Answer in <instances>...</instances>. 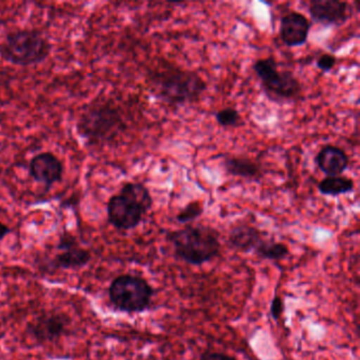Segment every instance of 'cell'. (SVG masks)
I'll list each match as a JSON object with an SVG mask.
<instances>
[{
    "label": "cell",
    "instance_id": "cell-1",
    "mask_svg": "<svg viewBox=\"0 0 360 360\" xmlns=\"http://www.w3.org/2000/svg\"><path fill=\"white\" fill-rule=\"evenodd\" d=\"M148 79L155 98L174 108L195 104L207 91V84L201 75L169 60H162L149 72Z\"/></svg>",
    "mask_w": 360,
    "mask_h": 360
},
{
    "label": "cell",
    "instance_id": "cell-2",
    "mask_svg": "<svg viewBox=\"0 0 360 360\" xmlns=\"http://www.w3.org/2000/svg\"><path fill=\"white\" fill-rule=\"evenodd\" d=\"M166 239L172 244L174 256L187 264L201 266L220 255V233L207 225H186L169 231Z\"/></svg>",
    "mask_w": 360,
    "mask_h": 360
},
{
    "label": "cell",
    "instance_id": "cell-3",
    "mask_svg": "<svg viewBox=\"0 0 360 360\" xmlns=\"http://www.w3.org/2000/svg\"><path fill=\"white\" fill-rule=\"evenodd\" d=\"M153 206L150 191L142 183L126 182L107 203L109 224L119 231H131L142 223Z\"/></svg>",
    "mask_w": 360,
    "mask_h": 360
},
{
    "label": "cell",
    "instance_id": "cell-4",
    "mask_svg": "<svg viewBox=\"0 0 360 360\" xmlns=\"http://www.w3.org/2000/svg\"><path fill=\"white\" fill-rule=\"evenodd\" d=\"M52 45L37 30H16L7 34L0 44V56L18 67L37 66L51 54Z\"/></svg>",
    "mask_w": 360,
    "mask_h": 360
},
{
    "label": "cell",
    "instance_id": "cell-5",
    "mask_svg": "<svg viewBox=\"0 0 360 360\" xmlns=\"http://www.w3.org/2000/svg\"><path fill=\"white\" fill-rule=\"evenodd\" d=\"M125 128L121 111L109 103L92 105L84 111L77 124L79 136L92 145L111 142Z\"/></svg>",
    "mask_w": 360,
    "mask_h": 360
},
{
    "label": "cell",
    "instance_id": "cell-6",
    "mask_svg": "<svg viewBox=\"0 0 360 360\" xmlns=\"http://www.w3.org/2000/svg\"><path fill=\"white\" fill-rule=\"evenodd\" d=\"M252 70L269 100L275 103H292L301 100L302 84L292 71L279 70L277 60L273 56L258 58L252 65Z\"/></svg>",
    "mask_w": 360,
    "mask_h": 360
},
{
    "label": "cell",
    "instance_id": "cell-7",
    "mask_svg": "<svg viewBox=\"0 0 360 360\" xmlns=\"http://www.w3.org/2000/svg\"><path fill=\"white\" fill-rule=\"evenodd\" d=\"M153 296V286L140 276H119L109 286V299L115 309L125 313H142L148 309Z\"/></svg>",
    "mask_w": 360,
    "mask_h": 360
},
{
    "label": "cell",
    "instance_id": "cell-8",
    "mask_svg": "<svg viewBox=\"0 0 360 360\" xmlns=\"http://www.w3.org/2000/svg\"><path fill=\"white\" fill-rule=\"evenodd\" d=\"M69 326L70 318L66 314L48 311L29 324L28 334L37 342H54L68 333Z\"/></svg>",
    "mask_w": 360,
    "mask_h": 360
},
{
    "label": "cell",
    "instance_id": "cell-9",
    "mask_svg": "<svg viewBox=\"0 0 360 360\" xmlns=\"http://www.w3.org/2000/svg\"><path fill=\"white\" fill-rule=\"evenodd\" d=\"M307 12L313 22L324 27H341L351 18L349 4L341 0H311Z\"/></svg>",
    "mask_w": 360,
    "mask_h": 360
},
{
    "label": "cell",
    "instance_id": "cell-10",
    "mask_svg": "<svg viewBox=\"0 0 360 360\" xmlns=\"http://www.w3.org/2000/svg\"><path fill=\"white\" fill-rule=\"evenodd\" d=\"M58 250V252L51 263L53 269H81L91 260L89 250L82 248L77 238L70 233H64L60 236Z\"/></svg>",
    "mask_w": 360,
    "mask_h": 360
},
{
    "label": "cell",
    "instance_id": "cell-11",
    "mask_svg": "<svg viewBox=\"0 0 360 360\" xmlns=\"http://www.w3.org/2000/svg\"><path fill=\"white\" fill-rule=\"evenodd\" d=\"M29 174L35 182L43 184L48 191L54 184L62 181L64 165L54 153L47 151L32 158L29 164Z\"/></svg>",
    "mask_w": 360,
    "mask_h": 360
},
{
    "label": "cell",
    "instance_id": "cell-12",
    "mask_svg": "<svg viewBox=\"0 0 360 360\" xmlns=\"http://www.w3.org/2000/svg\"><path fill=\"white\" fill-rule=\"evenodd\" d=\"M311 29V22L304 14L288 12L280 20V39L285 47H301L307 44Z\"/></svg>",
    "mask_w": 360,
    "mask_h": 360
},
{
    "label": "cell",
    "instance_id": "cell-13",
    "mask_svg": "<svg viewBox=\"0 0 360 360\" xmlns=\"http://www.w3.org/2000/svg\"><path fill=\"white\" fill-rule=\"evenodd\" d=\"M314 162L326 176H341L347 169L349 158L340 147L328 144L316 153Z\"/></svg>",
    "mask_w": 360,
    "mask_h": 360
},
{
    "label": "cell",
    "instance_id": "cell-14",
    "mask_svg": "<svg viewBox=\"0 0 360 360\" xmlns=\"http://www.w3.org/2000/svg\"><path fill=\"white\" fill-rule=\"evenodd\" d=\"M222 167L229 176L248 182H260L263 176L261 164L245 155H227L222 160Z\"/></svg>",
    "mask_w": 360,
    "mask_h": 360
},
{
    "label": "cell",
    "instance_id": "cell-15",
    "mask_svg": "<svg viewBox=\"0 0 360 360\" xmlns=\"http://www.w3.org/2000/svg\"><path fill=\"white\" fill-rule=\"evenodd\" d=\"M264 239L260 229L246 223L235 225L229 233V246L238 252L245 254L255 252Z\"/></svg>",
    "mask_w": 360,
    "mask_h": 360
},
{
    "label": "cell",
    "instance_id": "cell-16",
    "mask_svg": "<svg viewBox=\"0 0 360 360\" xmlns=\"http://www.w3.org/2000/svg\"><path fill=\"white\" fill-rule=\"evenodd\" d=\"M318 191L326 197H339L353 193L355 182L347 176H326L317 185Z\"/></svg>",
    "mask_w": 360,
    "mask_h": 360
},
{
    "label": "cell",
    "instance_id": "cell-17",
    "mask_svg": "<svg viewBox=\"0 0 360 360\" xmlns=\"http://www.w3.org/2000/svg\"><path fill=\"white\" fill-rule=\"evenodd\" d=\"M254 252L259 258L279 261L283 260L284 258H286L290 255V248H288L286 244L282 243V242L264 239Z\"/></svg>",
    "mask_w": 360,
    "mask_h": 360
},
{
    "label": "cell",
    "instance_id": "cell-18",
    "mask_svg": "<svg viewBox=\"0 0 360 360\" xmlns=\"http://www.w3.org/2000/svg\"><path fill=\"white\" fill-rule=\"evenodd\" d=\"M203 214L204 202L202 200H193L178 212L176 220L181 224H188L199 219Z\"/></svg>",
    "mask_w": 360,
    "mask_h": 360
},
{
    "label": "cell",
    "instance_id": "cell-19",
    "mask_svg": "<svg viewBox=\"0 0 360 360\" xmlns=\"http://www.w3.org/2000/svg\"><path fill=\"white\" fill-rule=\"evenodd\" d=\"M214 119L219 126L223 128H236L241 125L242 117L238 109L225 107L214 113Z\"/></svg>",
    "mask_w": 360,
    "mask_h": 360
},
{
    "label": "cell",
    "instance_id": "cell-20",
    "mask_svg": "<svg viewBox=\"0 0 360 360\" xmlns=\"http://www.w3.org/2000/svg\"><path fill=\"white\" fill-rule=\"evenodd\" d=\"M337 62H338V60H337L336 56L330 53H323L317 58L316 66L321 72L328 73L335 68Z\"/></svg>",
    "mask_w": 360,
    "mask_h": 360
},
{
    "label": "cell",
    "instance_id": "cell-21",
    "mask_svg": "<svg viewBox=\"0 0 360 360\" xmlns=\"http://www.w3.org/2000/svg\"><path fill=\"white\" fill-rule=\"evenodd\" d=\"M282 313H283V301L279 296H275L271 304V317L275 320H279Z\"/></svg>",
    "mask_w": 360,
    "mask_h": 360
},
{
    "label": "cell",
    "instance_id": "cell-22",
    "mask_svg": "<svg viewBox=\"0 0 360 360\" xmlns=\"http://www.w3.org/2000/svg\"><path fill=\"white\" fill-rule=\"evenodd\" d=\"M200 360H237L233 356L227 355L224 353H219V352H205L202 354Z\"/></svg>",
    "mask_w": 360,
    "mask_h": 360
},
{
    "label": "cell",
    "instance_id": "cell-23",
    "mask_svg": "<svg viewBox=\"0 0 360 360\" xmlns=\"http://www.w3.org/2000/svg\"><path fill=\"white\" fill-rule=\"evenodd\" d=\"M11 233V229L5 223L0 222V241L5 239L9 233Z\"/></svg>",
    "mask_w": 360,
    "mask_h": 360
},
{
    "label": "cell",
    "instance_id": "cell-24",
    "mask_svg": "<svg viewBox=\"0 0 360 360\" xmlns=\"http://www.w3.org/2000/svg\"><path fill=\"white\" fill-rule=\"evenodd\" d=\"M136 360H159L158 358L153 357V356H148V357L145 358H139V359Z\"/></svg>",
    "mask_w": 360,
    "mask_h": 360
}]
</instances>
